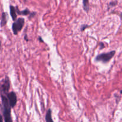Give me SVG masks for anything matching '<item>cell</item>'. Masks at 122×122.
Here are the masks:
<instances>
[{
	"label": "cell",
	"instance_id": "obj_3",
	"mask_svg": "<svg viewBox=\"0 0 122 122\" xmlns=\"http://www.w3.org/2000/svg\"><path fill=\"white\" fill-rule=\"evenodd\" d=\"M25 20L22 17H20L17 19L16 21H14L12 25V30L15 35H17L19 32L22 30L25 25Z\"/></svg>",
	"mask_w": 122,
	"mask_h": 122
},
{
	"label": "cell",
	"instance_id": "obj_10",
	"mask_svg": "<svg viewBox=\"0 0 122 122\" xmlns=\"http://www.w3.org/2000/svg\"><path fill=\"white\" fill-rule=\"evenodd\" d=\"M83 8L85 11L86 13L89 12V9H90L89 0H83Z\"/></svg>",
	"mask_w": 122,
	"mask_h": 122
},
{
	"label": "cell",
	"instance_id": "obj_4",
	"mask_svg": "<svg viewBox=\"0 0 122 122\" xmlns=\"http://www.w3.org/2000/svg\"><path fill=\"white\" fill-rule=\"evenodd\" d=\"M10 88V80L8 76H5L1 81V94L7 95L9 93Z\"/></svg>",
	"mask_w": 122,
	"mask_h": 122
},
{
	"label": "cell",
	"instance_id": "obj_5",
	"mask_svg": "<svg viewBox=\"0 0 122 122\" xmlns=\"http://www.w3.org/2000/svg\"><path fill=\"white\" fill-rule=\"evenodd\" d=\"M7 97L8 99L11 107L13 108L15 107L17 104V98L16 94L13 91L10 92L7 95Z\"/></svg>",
	"mask_w": 122,
	"mask_h": 122
},
{
	"label": "cell",
	"instance_id": "obj_7",
	"mask_svg": "<svg viewBox=\"0 0 122 122\" xmlns=\"http://www.w3.org/2000/svg\"><path fill=\"white\" fill-rule=\"evenodd\" d=\"M7 14L5 12H3L1 15V27H4L7 25Z\"/></svg>",
	"mask_w": 122,
	"mask_h": 122
},
{
	"label": "cell",
	"instance_id": "obj_1",
	"mask_svg": "<svg viewBox=\"0 0 122 122\" xmlns=\"http://www.w3.org/2000/svg\"><path fill=\"white\" fill-rule=\"evenodd\" d=\"M1 101H2V115H3L4 122H13V119L11 117V107L10 104L8 99L7 98V95L1 94Z\"/></svg>",
	"mask_w": 122,
	"mask_h": 122
},
{
	"label": "cell",
	"instance_id": "obj_12",
	"mask_svg": "<svg viewBox=\"0 0 122 122\" xmlns=\"http://www.w3.org/2000/svg\"><path fill=\"white\" fill-rule=\"evenodd\" d=\"M117 4V1H112V2H110L109 6H110V7H114V6L116 5Z\"/></svg>",
	"mask_w": 122,
	"mask_h": 122
},
{
	"label": "cell",
	"instance_id": "obj_8",
	"mask_svg": "<svg viewBox=\"0 0 122 122\" xmlns=\"http://www.w3.org/2000/svg\"><path fill=\"white\" fill-rule=\"evenodd\" d=\"M45 121L46 122H54L52 119V111L50 108L46 112V115H45Z\"/></svg>",
	"mask_w": 122,
	"mask_h": 122
},
{
	"label": "cell",
	"instance_id": "obj_15",
	"mask_svg": "<svg viewBox=\"0 0 122 122\" xmlns=\"http://www.w3.org/2000/svg\"><path fill=\"white\" fill-rule=\"evenodd\" d=\"M38 39H39V41L41 42H43V43L44 42V40H43V39H42L41 37V36H39V38H38Z\"/></svg>",
	"mask_w": 122,
	"mask_h": 122
},
{
	"label": "cell",
	"instance_id": "obj_14",
	"mask_svg": "<svg viewBox=\"0 0 122 122\" xmlns=\"http://www.w3.org/2000/svg\"><path fill=\"white\" fill-rule=\"evenodd\" d=\"M36 14V12H32V13H31L29 15V19H31V18L32 17H34L35 16Z\"/></svg>",
	"mask_w": 122,
	"mask_h": 122
},
{
	"label": "cell",
	"instance_id": "obj_13",
	"mask_svg": "<svg viewBox=\"0 0 122 122\" xmlns=\"http://www.w3.org/2000/svg\"><path fill=\"white\" fill-rule=\"evenodd\" d=\"M100 50H102L103 48H105V45L102 42H101L100 43Z\"/></svg>",
	"mask_w": 122,
	"mask_h": 122
},
{
	"label": "cell",
	"instance_id": "obj_11",
	"mask_svg": "<svg viewBox=\"0 0 122 122\" xmlns=\"http://www.w3.org/2000/svg\"><path fill=\"white\" fill-rule=\"evenodd\" d=\"M90 25H86V24H83V25H82L81 26V32H83L85 29H86L87 28L90 27Z\"/></svg>",
	"mask_w": 122,
	"mask_h": 122
},
{
	"label": "cell",
	"instance_id": "obj_16",
	"mask_svg": "<svg viewBox=\"0 0 122 122\" xmlns=\"http://www.w3.org/2000/svg\"><path fill=\"white\" fill-rule=\"evenodd\" d=\"M25 38V39L26 41H29V39H28V38H27V35H25V38Z\"/></svg>",
	"mask_w": 122,
	"mask_h": 122
},
{
	"label": "cell",
	"instance_id": "obj_2",
	"mask_svg": "<svg viewBox=\"0 0 122 122\" xmlns=\"http://www.w3.org/2000/svg\"><path fill=\"white\" fill-rule=\"evenodd\" d=\"M116 51L115 50H113L106 53L100 54L97 56L95 60L96 61H101L103 63H108L113 58L114 55L116 54Z\"/></svg>",
	"mask_w": 122,
	"mask_h": 122
},
{
	"label": "cell",
	"instance_id": "obj_17",
	"mask_svg": "<svg viewBox=\"0 0 122 122\" xmlns=\"http://www.w3.org/2000/svg\"><path fill=\"white\" fill-rule=\"evenodd\" d=\"M120 94H122V90L121 91H120Z\"/></svg>",
	"mask_w": 122,
	"mask_h": 122
},
{
	"label": "cell",
	"instance_id": "obj_6",
	"mask_svg": "<svg viewBox=\"0 0 122 122\" xmlns=\"http://www.w3.org/2000/svg\"><path fill=\"white\" fill-rule=\"evenodd\" d=\"M10 15L12 18V20L14 21H16L17 17V11H16V7H14L12 5H10Z\"/></svg>",
	"mask_w": 122,
	"mask_h": 122
},
{
	"label": "cell",
	"instance_id": "obj_9",
	"mask_svg": "<svg viewBox=\"0 0 122 122\" xmlns=\"http://www.w3.org/2000/svg\"><path fill=\"white\" fill-rule=\"evenodd\" d=\"M16 11H17V13L19 15H30L31 13V12L30 11V10L27 8L25 9V10H22V11H20L19 9H18L17 7H16Z\"/></svg>",
	"mask_w": 122,
	"mask_h": 122
}]
</instances>
